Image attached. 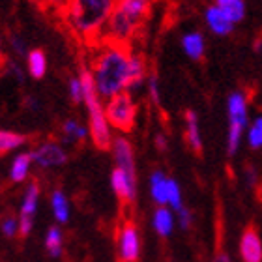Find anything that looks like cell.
I'll use <instances>...</instances> for the list:
<instances>
[{
    "label": "cell",
    "mask_w": 262,
    "mask_h": 262,
    "mask_svg": "<svg viewBox=\"0 0 262 262\" xmlns=\"http://www.w3.org/2000/svg\"><path fill=\"white\" fill-rule=\"evenodd\" d=\"M38 201H39V186L38 182L28 184L25 196H23L21 212H19V236L27 238L32 232L34 227V217L38 212Z\"/></svg>",
    "instance_id": "cell-8"
},
{
    "label": "cell",
    "mask_w": 262,
    "mask_h": 262,
    "mask_svg": "<svg viewBox=\"0 0 262 262\" xmlns=\"http://www.w3.org/2000/svg\"><path fill=\"white\" fill-rule=\"evenodd\" d=\"M152 225L161 238L170 236L172 234V229H174V213H172V210L169 206H159L154 212Z\"/></svg>",
    "instance_id": "cell-16"
},
{
    "label": "cell",
    "mask_w": 262,
    "mask_h": 262,
    "mask_svg": "<svg viewBox=\"0 0 262 262\" xmlns=\"http://www.w3.org/2000/svg\"><path fill=\"white\" fill-rule=\"evenodd\" d=\"M62 133H64L66 141H84L88 137V129L84 126H81L77 120H66L62 126Z\"/></svg>",
    "instance_id": "cell-25"
},
{
    "label": "cell",
    "mask_w": 262,
    "mask_h": 262,
    "mask_svg": "<svg viewBox=\"0 0 262 262\" xmlns=\"http://www.w3.org/2000/svg\"><path fill=\"white\" fill-rule=\"evenodd\" d=\"M204 21H206L208 28H210L215 36H229V34L234 32L236 25L225 15L217 4L208 6L206 11H204Z\"/></svg>",
    "instance_id": "cell-12"
},
{
    "label": "cell",
    "mask_w": 262,
    "mask_h": 262,
    "mask_svg": "<svg viewBox=\"0 0 262 262\" xmlns=\"http://www.w3.org/2000/svg\"><path fill=\"white\" fill-rule=\"evenodd\" d=\"M111 186L115 195L120 199L122 202H133L137 193V180L129 178L126 172H122L120 169H115L111 174Z\"/></svg>",
    "instance_id": "cell-13"
},
{
    "label": "cell",
    "mask_w": 262,
    "mask_h": 262,
    "mask_svg": "<svg viewBox=\"0 0 262 262\" xmlns=\"http://www.w3.org/2000/svg\"><path fill=\"white\" fill-rule=\"evenodd\" d=\"M131 55L115 45L105 49L94 64V81L99 98L113 99L118 94L126 92L127 88V66Z\"/></svg>",
    "instance_id": "cell-1"
},
{
    "label": "cell",
    "mask_w": 262,
    "mask_h": 262,
    "mask_svg": "<svg viewBox=\"0 0 262 262\" xmlns=\"http://www.w3.org/2000/svg\"><path fill=\"white\" fill-rule=\"evenodd\" d=\"M25 142H27V137L21 135V133L0 129V156H4V154L11 152V150L23 146Z\"/></svg>",
    "instance_id": "cell-23"
},
{
    "label": "cell",
    "mask_w": 262,
    "mask_h": 262,
    "mask_svg": "<svg viewBox=\"0 0 262 262\" xmlns=\"http://www.w3.org/2000/svg\"><path fill=\"white\" fill-rule=\"evenodd\" d=\"M82 82V101L86 105L88 115H90V137H92L94 146L99 150H109L113 146V137H111V126L105 115V109L101 105V98L96 88L92 71L82 70L79 75Z\"/></svg>",
    "instance_id": "cell-2"
},
{
    "label": "cell",
    "mask_w": 262,
    "mask_h": 262,
    "mask_svg": "<svg viewBox=\"0 0 262 262\" xmlns=\"http://www.w3.org/2000/svg\"><path fill=\"white\" fill-rule=\"evenodd\" d=\"M146 77V66L141 56H133L129 58V66H127V88L139 86Z\"/></svg>",
    "instance_id": "cell-22"
},
{
    "label": "cell",
    "mask_w": 262,
    "mask_h": 262,
    "mask_svg": "<svg viewBox=\"0 0 262 262\" xmlns=\"http://www.w3.org/2000/svg\"><path fill=\"white\" fill-rule=\"evenodd\" d=\"M70 96L73 99V103H81L82 101V82L79 77L70 79Z\"/></svg>",
    "instance_id": "cell-29"
},
{
    "label": "cell",
    "mask_w": 262,
    "mask_h": 262,
    "mask_svg": "<svg viewBox=\"0 0 262 262\" xmlns=\"http://www.w3.org/2000/svg\"><path fill=\"white\" fill-rule=\"evenodd\" d=\"M238 251H240L242 262H262V238L255 225H249L244 229Z\"/></svg>",
    "instance_id": "cell-10"
},
{
    "label": "cell",
    "mask_w": 262,
    "mask_h": 262,
    "mask_svg": "<svg viewBox=\"0 0 262 262\" xmlns=\"http://www.w3.org/2000/svg\"><path fill=\"white\" fill-rule=\"evenodd\" d=\"M118 258L120 262H137L141 255V236L135 223H124L118 230Z\"/></svg>",
    "instance_id": "cell-7"
},
{
    "label": "cell",
    "mask_w": 262,
    "mask_h": 262,
    "mask_svg": "<svg viewBox=\"0 0 262 262\" xmlns=\"http://www.w3.org/2000/svg\"><path fill=\"white\" fill-rule=\"evenodd\" d=\"M167 206L172 212H180L184 208V199H182V189L180 184L172 178H169V189H167Z\"/></svg>",
    "instance_id": "cell-26"
},
{
    "label": "cell",
    "mask_w": 262,
    "mask_h": 262,
    "mask_svg": "<svg viewBox=\"0 0 262 262\" xmlns=\"http://www.w3.org/2000/svg\"><path fill=\"white\" fill-rule=\"evenodd\" d=\"M28 64V73L34 79H43V75L47 73V56L41 49H34L28 53L27 56Z\"/></svg>",
    "instance_id": "cell-21"
},
{
    "label": "cell",
    "mask_w": 262,
    "mask_h": 262,
    "mask_svg": "<svg viewBox=\"0 0 262 262\" xmlns=\"http://www.w3.org/2000/svg\"><path fill=\"white\" fill-rule=\"evenodd\" d=\"M0 62H2V51H0Z\"/></svg>",
    "instance_id": "cell-35"
},
{
    "label": "cell",
    "mask_w": 262,
    "mask_h": 262,
    "mask_svg": "<svg viewBox=\"0 0 262 262\" xmlns=\"http://www.w3.org/2000/svg\"><path fill=\"white\" fill-rule=\"evenodd\" d=\"M186 141L196 156L202 154V137L199 129V116L193 109L186 111Z\"/></svg>",
    "instance_id": "cell-15"
},
{
    "label": "cell",
    "mask_w": 262,
    "mask_h": 262,
    "mask_svg": "<svg viewBox=\"0 0 262 262\" xmlns=\"http://www.w3.org/2000/svg\"><path fill=\"white\" fill-rule=\"evenodd\" d=\"M247 144L251 150H262V115L257 116L247 127Z\"/></svg>",
    "instance_id": "cell-27"
},
{
    "label": "cell",
    "mask_w": 262,
    "mask_h": 262,
    "mask_svg": "<svg viewBox=\"0 0 262 262\" xmlns=\"http://www.w3.org/2000/svg\"><path fill=\"white\" fill-rule=\"evenodd\" d=\"M167 189H169V178L163 174V170H156L150 176V193L156 204L167 206Z\"/></svg>",
    "instance_id": "cell-18"
},
{
    "label": "cell",
    "mask_w": 262,
    "mask_h": 262,
    "mask_svg": "<svg viewBox=\"0 0 262 262\" xmlns=\"http://www.w3.org/2000/svg\"><path fill=\"white\" fill-rule=\"evenodd\" d=\"M215 4L221 8V11H223L225 15L229 17L234 25H238V23L244 21L246 11H247L246 2H244V0H217Z\"/></svg>",
    "instance_id": "cell-20"
},
{
    "label": "cell",
    "mask_w": 262,
    "mask_h": 262,
    "mask_svg": "<svg viewBox=\"0 0 262 262\" xmlns=\"http://www.w3.org/2000/svg\"><path fill=\"white\" fill-rule=\"evenodd\" d=\"M0 230L6 238H13V236L19 234V219L13 217V215H8V217H2L0 221Z\"/></svg>",
    "instance_id": "cell-28"
},
{
    "label": "cell",
    "mask_w": 262,
    "mask_h": 262,
    "mask_svg": "<svg viewBox=\"0 0 262 262\" xmlns=\"http://www.w3.org/2000/svg\"><path fill=\"white\" fill-rule=\"evenodd\" d=\"M178 225L182 227V230H189L193 225V213L187 210L186 206L182 208L180 212H178Z\"/></svg>",
    "instance_id": "cell-30"
},
{
    "label": "cell",
    "mask_w": 262,
    "mask_h": 262,
    "mask_svg": "<svg viewBox=\"0 0 262 262\" xmlns=\"http://www.w3.org/2000/svg\"><path fill=\"white\" fill-rule=\"evenodd\" d=\"M148 92H150V98L156 105H159V84H158V77L152 75L148 79Z\"/></svg>",
    "instance_id": "cell-31"
},
{
    "label": "cell",
    "mask_w": 262,
    "mask_h": 262,
    "mask_svg": "<svg viewBox=\"0 0 262 262\" xmlns=\"http://www.w3.org/2000/svg\"><path fill=\"white\" fill-rule=\"evenodd\" d=\"M182 49L191 60H202L204 51H206V41L201 32H186L182 36Z\"/></svg>",
    "instance_id": "cell-14"
},
{
    "label": "cell",
    "mask_w": 262,
    "mask_h": 262,
    "mask_svg": "<svg viewBox=\"0 0 262 262\" xmlns=\"http://www.w3.org/2000/svg\"><path fill=\"white\" fill-rule=\"evenodd\" d=\"M158 146L159 148H165V146H167V142H165V137H161V135L158 137Z\"/></svg>",
    "instance_id": "cell-34"
},
{
    "label": "cell",
    "mask_w": 262,
    "mask_h": 262,
    "mask_svg": "<svg viewBox=\"0 0 262 262\" xmlns=\"http://www.w3.org/2000/svg\"><path fill=\"white\" fill-rule=\"evenodd\" d=\"M212 262H232V260H230V257L225 251H219L215 253V257H213Z\"/></svg>",
    "instance_id": "cell-33"
},
{
    "label": "cell",
    "mask_w": 262,
    "mask_h": 262,
    "mask_svg": "<svg viewBox=\"0 0 262 262\" xmlns=\"http://www.w3.org/2000/svg\"><path fill=\"white\" fill-rule=\"evenodd\" d=\"M32 161L39 165L41 169H55V167H62L68 161V154L64 152V148L58 142L47 141L43 144H39L36 150L30 152Z\"/></svg>",
    "instance_id": "cell-9"
},
{
    "label": "cell",
    "mask_w": 262,
    "mask_h": 262,
    "mask_svg": "<svg viewBox=\"0 0 262 262\" xmlns=\"http://www.w3.org/2000/svg\"><path fill=\"white\" fill-rule=\"evenodd\" d=\"M105 115L109 120V126L116 127L120 131H131L133 124H135V115L137 107L133 103L129 92H122L118 96H115L113 99H109V103L105 107Z\"/></svg>",
    "instance_id": "cell-6"
},
{
    "label": "cell",
    "mask_w": 262,
    "mask_h": 262,
    "mask_svg": "<svg viewBox=\"0 0 262 262\" xmlns=\"http://www.w3.org/2000/svg\"><path fill=\"white\" fill-rule=\"evenodd\" d=\"M115 6L111 0H81L70 8V21L77 32L92 34L109 21Z\"/></svg>",
    "instance_id": "cell-4"
},
{
    "label": "cell",
    "mask_w": 262,
    "mask_h": 262,
    "mask_svg": "<svg viewBox=\"0 0 262 262\" xmlns=\"http://www.w3.org/2000/svg\"><path fill=\"white\" fill-rule=\"evenodd\" d=\"M45 247L51 257H60L62 255V230L58 227H51L45 234Z\"/></svg>",
    "instance_id": "cell-24"
},
{
    "label": "cell",
    "mask_w": 262,
    "mask_h": 262,
    "mask_svg": "<svg viewBox=\"0 0 262 262\" xmlns=\"http://www.w3.org/2000/svg\"><path fill=\"white\" fill-rule=\"evenodd\" d=\"M227 116H229V131H227V154L236 156L240 150L244 131L249 127V101L244 92H232L227 99Z\"/></svg>",
    "instance_id": "cell-5"
},
{
    "label": "cell",
    "mask_w": 262,
    "mask_h": 262,
    "mask_svg": "<svg viewBox=\"0 0 262 262\" xmlns=\"http://www.w3.org/2000/svg\"><path fill=\"white\" fill-rule=\"evenodd\" d=\"M246 176H247V184H249L251 187H257V184H258V172H257V169H255V167H247Z\"/></svg>",
    "instance_id": "cell-32"
},
{
    "label": "cell",
    "mask_w": 262,
    "mask_h": 262,
    "mask_svg": "<svg viewBox=\"0 0 262 262\" xmlns=\"http://www.w3.org/2000/svg\"><path fill=\"white\" fill-rule=\"evenodd\" d=\"M113 154H115L116 169H120L129 178L137 180L135 152H133V146H131V142L127 141L126 137H116V139H113Z\"/></svg>",
    "instance_id": "cell-11"
},
{
    "label": "cell",
    "mask_w": 262,
    "mask_h": 262,
    "mask_svg": "<svg viewBox=\"0 0 262 262\" xmlns=\"http://www.w3.org/2000/svg\"><path fill=\"white\" fill-rule=\"evenodd\" d=\"M148 6L150 4L142 2V0H124L118 6H115L109 21L105 23L107 36L118 43L131 38L142 23V19L148 15V10H150Z\"/></svg>",
    "instance_id": "cell-3"
},
{
    "label": "cell",
    "mask_w": 262,
    "mask_h": 262,
    "mask_svg": "<svg viewBox=\"0 0 262 262\" xmlns=\"http://www.w3.org/2000/svg\"><path fill=\"white\" fill-rule=\"evenodd\" d=\"M51 208H53V215L58 223H68L70 221V201L64 191L55 189L51 195Z\"/></svg>",
    "instance_id": "cell-19"
},
{
    "label": "cell",
    "mask_w": 262,
    "mask_h": 262,
    "mask_svg": "<svg viewBox=\"0 0 262 262\" xmlns=\"http://www.w3.org/2000/svg\"><path fill=\"white\" fill-rule=\"evenodd\" d=\"M32 156L27 152L17 154L15 159L11 161L10 167V180L15 182V184H21L28 178V172H30V165H32Z\"/></svg>",
    "instance_id": "cell-17"
}]
</instances>
